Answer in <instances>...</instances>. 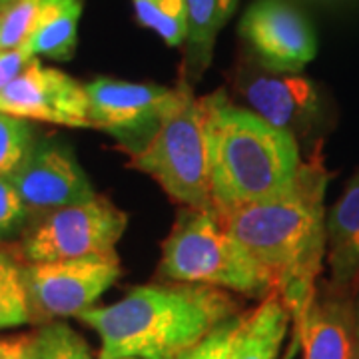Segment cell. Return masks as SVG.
I'll return each mask as SVG.
<instances>
[{
	"mask_svg": "<svg viewBox=\"0 0 359 359\" xmlns=\"http://www.w3.org/2000/svg\"><path fill=\"white\" fill-rule=\"evenodd\" d=\"M204 104L216 218L282 192L294 182L302 166L294 134L273 128L252 110L236 106L222 90L204 96Z\"/></svg>",
	"mask_w": 359,
	"mask_h": 359,
	"instance_id": "3957f363",
	"label": "cell"
},
{
	"mask_svg": "<svg viewBox=\"0 0 359 359\" xmlns=\"http://www.w3.org/2000/svg\"><path fill=\"white\" fill-rule=\"evenodd\" d=\"M6 2H14V0H0V4H6Z\"/></svg>",
	"mask_w": 359,
	"mask_h": 359,
	"instance_id": "83f0119b",
	"label": "cell"
},
{
	"mask_svg": "<svg viewBox=\"0 0 359 359\" xmlns=\"http://www.w3.org/2000/svg\"><path fill=\"white\" fill-rule=\"evenodd\" d=\"M8 178L32 219L96 196L72 148L56 138L34 142L25 162Z\"/></svg>",
	"mask_w": 359,
	"mask_h": 359,
	"instance_id": "9c48e42d",
	"label": "cell"
},
{
	"mask_svg": "<svg viewBox=\"0 0 359 359\" xmlns=\"http://www.w3.org/2000/svg\"><path fill=\"white\" fill-rule=\"evenodd\" d=\"M240 34L257 62L273 72L295 74L318 50L308 18L285 0H256L242 18Z\"/></svg>",
	"mask_w": 359,
	"mask_h": 359,
	"instance_id": "7c38bea8",
	"label": "cell"
},
{
	"mask_svg": "<svg viewBox=\"0 0 359 359\" xmlns=\"http://www.w3.org/2000/svg\"><path fill=\"white\" fill-rule=\"evenodd\" d=\"M236 313L238 304L226 290L172 282L134 287L78 320L100 335L96 359H180Z\"/></svg>",
	"mask_w": 359,
	"mask_h": 359,
	"instance_id": "7a4b0ae2",
	"label": "cell"
},
{
	"mask_svg": "<svg viewBox=\"0 0 359 359\" xmlns=\"http://www.w3.org/2000/svg\"><path fill=\"white\" fill-rule=\"evenodd\" d=\"M327 182L330 172L318 146L282 192L218 218L262 271L269 294L280 295L294 330L316 297L325 259Z\"/></svg>",
	"mask_w": 359,
	"mask_h": 359,
	"instance_id": "6da1fadb",
	"label": "cell"
},
{
	"mask_svg": "<svg viewBox=\"0 0 359 359\" xmlns=\"http://www.w3.org/2000/svg\"><path fill=\"white\" fill-rule=\"evenodd\" d=\"M292 313L280 295L268 294L254 311L248 313L230 359H276L282 349Z\"/></svg>",
	"mask_w": 359,
	"mask_h": 359,
	"instance_id": "e0dca14e",
	"label": "cell"
},
{
	"mask_svg": "<svg viewBox=\"0 0 359 359\" xmlns=\"http://www.w3.org/2000/svg\"><path fill=\"white\" fill-rule=\"evenodd\" d=\"M248 313H236L222 321L212 334L180 359H230L233 346L240 337Z\"/></svg>",
	"mask_w": 359,
	"mask_h": 359,
	"instance_id": "603a6c76",
	"label": "cell"
},
{
	"mask_svg": "<svg viewBox=\"0 0 359 359\" xmlns=\"http://www.w3.org/2000/svg\"><path fill=\"white\" fill-rule=\"evenodd\" d=\"M138 22L160 34L168 46L186 40V0H132Z\"/></svg>",
	"mask_w": 359,
	"mask_h": 359,
	"instance_id": "d6986e66",
	"label": "cell"
},
{
	"mask_svg": "<svg viewBox=\"0 0 359 359\" xmlns=\"http://www.w3.org/2000/svg\"><path fill=\"white\" fill-rule=\"evenodd\" d=\"M353 355L359 359V287L353 297Z\"/></svg>",
	"mask_w": 359,
	"mask_h": 359,
	"instance_id": "4316f807",
	"label": "cell"
},
{
	"mask_svg": "<svg viewBox=\"0 0 359 359\" xmlns=\"http://www.w3.org/2000/svg\"><path fill=\"white\" fill-rule=\"evenodd\" d=\"M0 112L68 128H92L84 84L34 58L0 92Z\"/></svg>",
	"mask_w": 359,
	"mask_h": 359,
	"instance_id": "30bf717a",
	"label": "cell"
},
{
	"mask_svg": "<svg viewBox=\"0 0 359 359\" xmlns=\"http://www.w3.org/2000/svg\"><path fill=\"white\" fill-rule=\"evenodd\" d=\"M126 226L128 216L108 198L96 194L86 202L65 205L32 219L20 236L16 254L22 262L100 256L114 252Z\"/></svg>",
	"mask_w": 359,
	"mask_h": 359,
	"instance_id": "8992f818",
	"label": "cell"
},
{
	"mask_svg": "<svg viewBox=\"0 0 359 359\" xmlns=\"http://www.w3.org/2000/svg\"><path fill=\"white\" fill-rule=\"evenodd\" d=\"M84 88L88 96L90 126L112 134L128 146V154H134L154 136L162 118L180 98L182 84L166 88L98 78L84 84Z\"/></svg>",
	"mask_w": 359,
	"mask_h": 359,
	"instance_id": "ba28073f",
	"label": "cell"
},
{
	"mask_svg": "<svg viewBox=\"0 0 359 359\" xmlns=\"http://www.w3.org/2000/svg\"><path fill=\"white\" fill-rule=\"evenodd\" d=\"M236 6L238 0H186V48L180 82L192 86L202 78L212 62L216 36Z\"/></svg>",
	"mask_w": 359,
	"mask_h": 359,
	"instance_id": "9a60e30c",
	"label": "cell"
},
{
	"mask_svg": "<svg viewBox=\"0 0 359 359\" xmlns=\"http://www.w3.org/2000/svg\"><path fill=\"white\" fill-rule=\"evenodd\" d=\"M182 84L176 104L162 118L148 144L130 154L128 166L148 174L184 208L212 210L210 142L204 98Z\"/></svg>",
	"mask_w": 359,
	"mask_h": 359,
	"instance_id": "277c9868",
	"label": "cell"
},
{
	"mask_svg": "<svg viewBox=\"0 0 359 359\" xmlns=\"http://www.w3.org/2000/svg\"><path fill=\"white\" fill-rule=\"evenodd\" d=\"M34 128L25 118L0 112V176H11L34 146Z\"/></svg>",
	"mask_w": 359,
	"mask_h": 359,
	"instance_id": "ffe728a7",
	"label": "cell"
},
{
	"mask_svg": "<svg viewBox=\"0 0 359 359\" xmlns=\"http://www.w3.org/2000/svg\"><path fill=\"white\" fill-rule=\"evenodd\" d=\"M0 359H40L36 332L0 337Z\"/></svg>",
	"mask_w": 359,
	"mask_h": 359,
	"instance_id": "d4e9b609",
	"label": "cell"
},
{
	"mask_svg": "<svg viewBox=\"0 0 359 359\" xmlns=\"http://www.w3.org/2000/svg\"><path fill=\"white\" fill-rule=\"evenodd\" d=\"M36 56H32L30 50L22 46V48H14V50H0V92L6 88L14 78H18L25 68Z\"/></svg>",
	"mask_w": 359,
	"mask_h": 359,
	"instance_id": "484cf974",
	"label": "cell"
},
{
	"mask_svg": "<svg viewBox=\"0 0 359 359\" xmlns=\"http://www.w3.org/2000/svg\"><path fill=\"white\" fill-rule=\"evenodd\" d=\"M355 292L327 282L318 287L308 313L295 327L304 359H355L353 355Z\"/></svg>",
	"mask_w": 359,
	"mask_h": 359,
	"instance_id": "4fadbf2b",
	"label": "cell"
},
{
	"mask_svg": "<svg viewBox=\"0 0 359 359\" xmlns=\"http://www.w3.org/2000/svg\"><path fill=\"white\" fill-rule=\"evenodd\" d=\"M122 273L116 252L100 256L22 262L30 323L80 318Z\"/></svg>",
	"mask_w": 359,
	"mask_h": 359,
	"instance_id": "52a82bcc",
	"label": "cell"
},
{
	"mask_svg": "<svg viewBox=\"0 0 359 359\" xmlns=\"http://www.w3.org/2000/svg\"><path fill=\"white\" fill-rule=\"evenodd\" d=\"M160 276L170 282L212 285L266 297L269 285L256 264L212 210L184 208L162 244Z\"/></svg>",
	"mask_w": 359,
	"mask_h": 359,
	"instance_id": "5b68a950",
	"label": "cell"
},
{
	"mask_svg": "<svg viewBox=\"0 0 359 359\" xmlns=\"http://www.w3.org/2000/svg\"><path fill=\"white\" fill-rule=\"evenodd\" d=\"M30 323V308L26 297L22 259L0 244V330H11Z\"/></svg>",
	"mask_w": 359,
	"mask_h": 359,
	"instance_id": "ac0fdd59",
	"label": "cell"
},
{
	"mask_svg": "<svg viewBox=\"0 0 359 359\" xmlns=\"http://www.w3.org/2000/svg\"><path fill=\"white\" fill-rule=\"evenodd\" d=\"M233 82L254 114L295 138L306 134L318 118L320 96L306 78L273 72L256 58H242Z\"/></svg>",
	"mask_w": 359,
	"mask_h": 359,
	"instance_id": "8fae6325",
	"label": "cell"
},
{
	"mask_svg": "<svg viewBox=\"0 0 359 359\" xmlns=\"http://www.w3.org/2000/svg\"><path fill=\"white\" fill-rule=\"evenodd\" d=\"M32 222L30 212L8 176H0V244L22 236Z\"/></svg>",
	"mask_w": 359,
	"mask_h": 359,
	"instance_id": "cb8c5ba5",
	"label": "cell"
},
{
	"mask_svg": "<svg viewBox=\"0 0 359 359\" xmlns=\"http://www.w3.org/2000/svg\"><path fill=\"white\" fill-rule=\"evenodd\" d=\"M80 0H39V16L26 48L32 56L68 60L76 50Z\"/></svg>",
	"mask_w": 359,
	"mask_h": 359,
	"instance_id": "2e32d148",
	"label": "cell"
},
{
	"mask_svg": "<svg viewBox=\"0 0 359 359\" xmlns=\"http://www.w3.org/2000/svg\"><path fill=\"white\" fill-rule=\"evenodd\" d=\"M36 335L40 359H94L84 337L62 321L42 325Z\"/></svg>",
	"mask_w": 359,
	"mask_h": 359,
	"instance_id": "7402d4cb",
	"label": "cell"
},
{
	"mask_svg": "<svg viewBox=\"0 0 359 359\" xmlns=\"http://www.w3.org/2000/svg\"><path fill=\"white\" fill-rule=\"evenodd\" d=\"M120 359H138V358H120Z\"/></svg>",
	"mask_w": 359,
	"mask_h": 359,
	"instance_id": "f1b7e54d",
	"label": "cell"
},
{
	"mask_svg": "<svg viewBox=\"0 0 359 359\" xmlns=\"http://www.w3.org/2000/svg\"><path fill=\"white\" fill-rule=\"evenodd\" d=\"M39 16V0H14L0 4V50L22 48Z\"/></svg>",
	"mask_w": 359,
	"mask_h": 359,
	"instance_id": "44dd1931",
	"label": "cell"
},
{
	"mask_svg": "<svg viewBox=\"0 0 359 359\" xmlns=\"http://www.w3.org/2000/svg\"><path fill=\"white\" fill-rule=\"evenodd\" d=\"M325 259L330 282L358 292L359 287V172L325 216Z\"/></svg>",
	"mask_w": 359,
	"mask_h": 359,
	"instance_id": "5bb4252c",
	"label": "cell"
}]
</instances>
